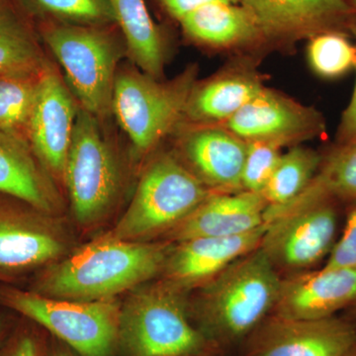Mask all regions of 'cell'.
<instances>
[{
  "mask_svg": "<svg viewBox=\"0 0 356 356\" xmlns=\"http://www.w3.org/2000/svg\"><path fill=\"white\" fill-rule=\"evenodd\" d=\"M308 60L318 76L337 79L356 69V44L343 33H321L310 39Z\"/></svg>",
  "mask_w": 356,
  "mask_h": 356,
  "instance_id": "obj_27",
  "label": "cell"
},
{
  "mask_svg": "<svg viewBox=\"0 0 356 356\" xmlns=\"http://www.w3.org/2000/svg\"><path fill=\"white\" fill-rule=\"evenodd\" d=\"M42 13L67 24L102 26L116 23L109 0H29Z\"/></svg>",
  "mask_w": 356,
  "mask_h": 356,
  "instance_id": "obj_28",
  "label": "cell"
},
{
  "mask_svg": "<svg viewBox=\"0 0 356 356\" xmlns=\"http://www.w3.org/2000/svg\"><path fill=\"white\" fill-rule=\"evenodd\" d=\"M109 1L134 64L147 76L159 79L165 67V47L146 2L145 0Z\"/></svg>",
  "mask_w": 356,
  "mask_h": 356,
  "instance_id": "obj_23",
  "label": "cell"
},
{
  "mask_svg": "<svg viewBox=\"0 0 356 356\" xmlns=\"http://www.w3.org/2000/svg\"><path fill=\"white\" fill-rule=\"evenodd\" d=\"M188 356H222L221 353H203V355H195Z\"/></svg>",
  "mask_w": 356,
  "mask_h": 356,
  "instance_id": "obj_38",
  "label": "cell"
},
{
  "mask_svg": "<svg viewBox=\"0 0 356 356\" xmlns=\"http://www.w3.org/2000/svg\"><path fill=\"white\" fill-rule=\"evenodd\" d=\"M281 282L259 248L201 286L197 303L189 308L192 322L217 350L243 343L273 313Z\"/></svg>",
  "mask_w": 356,
  "mask_h": 356,
  "instance_id": "obj_2",
  "label": "cell"
},
{
  "mask_svg": "<svg viewBox=\"0 0 356 356\" xmlns=\"http://www.w3.org/2000/svg\"><path fill=\"white\" fill-rule=\"evenodd\" d=\"M38 219L0 205V267L25 268L57 259L62 238Z\"/></svg>",
  "mask_w": 356,
  "mask_h": 356,
  "instance_id": "obj_20",
  "label": "cell"
},
{
  "mask_svg": "<svg viewBox=\"0 0 356 356\" xmlns=\"http://www.w3.org/2000/svg\"><path fill=\"white\" fill-rule=\"evenodd\" d=\"M49 65L29 26L0 2V76H39Z\"/></svg>",
  "mask_w": 356,
  "mask_h": 356,
  "instance_id": "obj_24",
  "label": "cell"
},
{
  "mask_svg": "<svg viewBox=\"0 0 356 356\" xmlns=\"http://www.w3.org/2000/svg\"><path fill=\"white\" fill-rule=\"evenodd\" d=\"M184 289L168 280L138 288L121 305L118 350L123 356L221 353L193 324Z\"/></svg>",
  "mask_w": 356,
  "mask_h": 356,
  "instance_id": "obj_3",
  "label": "cell"
},
{
  "mask_svg": "<svg viewBox=\"0 0 356 356\" xmlns=\"http://www.w3.org/2000/svg\"><path fill=\"white\" fill-rule=\"evenodd\" d=\"M323 159L318 152L303 147H293L282 154L261 192L267 208L280 207L298 197L318 172Z\"/></svg>",
  "mask_w": 356,
  "mask_h": 356,
  "instance_id": "obj_25",
  "label": "cell"
},
{
  "mask_svg": "<svg viewBox=\"0 0 356 356\" xmlns=\"http://www.w3.org/2000/svg\"><path fill=\"white\" fill-rule=\"evenodd\" d=\"M350 1L353 8L356 9V0H350Z\"/></svg>",
  "mask_w": 356,
  "mask_h": 356,
  "instance_id": "obj_39",
  "label": "cell"
},
{
  "mask_svg": "<svg viewBox=\"0 0 356 356\" xmlns=\"http://www.w3.org/2000/svg\"><path fill=\"white\" fill-rule=\"evenodd\" d=\"M262 38L295 41L339 31L353 11L350 0H242Z\"/></svg>",
  "mask_w": 356,
  "mask_h": 356,
  "instance_id": "obj_13",
  "label": "cell"
},
{
  "mask_svg": "<svg viewBox=\"0 0 356 356\" xmlns=\"http://www.w3.org/2000/svg\"><path fill=\"white\" fill-rule=\"evenodd\" d=\"M356 200V143L339 146L323 159L305 191L286 205L266 208V222L284 213L325 201Z\"/></svg>",
  "mask_w": 356,
  "mask_h": 356,
  "instance_id": "obj_22",
  "label": "cell"
},
{
  "mask_svg": "<svg viewBox=\"0 0 356 356\" xmlns=\"http://www.w3.org/2000/svg\"><path fill=\"white\" fill-rule=\"evenodd\" d=\"M0 194L18 199L43 214L58 209L51 175L20 134L0 131Z\"/></svg>",
  "mask_w": 356,
  "mask_h": 356,
  "instance_id": "obj_18",
  "label": "cell"
},
{
  "mask_svg": "<svg viewBox=\"0 0 356 356\" xmlns=\"http://www.w3.org/2000/svg\"><path fill=\"white\" fill-rule=\"evenodd\" d=\"M76 221L83 226L102 219L113 205L121 184L113 149L99 120L81 107L63 175Z\"/></svg>",
  "mask_w": 356,
  "mask_h": 356,
  "instance_id": "obj_8",
  "label": "cell"
},
{
  "mask_svg": "<svg viewBox=\"0 0 356 356\" xmlns=\"http://www.w3.org/2000/svg\"><path fill=\"white\" fill-rule=\"evenodd\" d=\"M264 231L266 225L243 235L178 242L166 257L165 280L184 290L203 286L236 259L257 250Z\"/></svg>",
  "mask_w": 356,
  "mask_h": 356,
  "instance_id": "obj_15",
  "label": "cell"
},
{
  "mask_svg": "<svg viewBox=\"0 0 356 356\" xmlns=\"http://www.w3.org/2000/svg\"><path fill=\"white\" fill-rule=\"evenodd\" d=\"M180 22L191 38L218 48L243 46L262 38L245 7L233 1L210 2Z\"/></svg>",
  "mask_w": 356,
  "mask_h": 356,
  "instance_id": "obj_21",
  "label": "cell"
},
{
  "mask_svg": "<svg viewBox=\"0 0 356 356\" xmlns=\"http://www.w3.org/2000/svg\"><path fill=\"white\" fill-rule=\"evenodd\" d=\"M43 74L0 76V131L26 137V128Z\"/></svg>",
  "mask_w": 356,
  "mask_h": 356,
  "instance_id": "obj_26",
  "label": "cell"
},
{
  "mask_svg": "<svg viewBox=\"0 0 356 356\" xmlns=\"http://www.w3.org/2000/svg\"><path fill=\"white\" fill-rule=\"evenodd\" d=\"M334 201H325L266 222L261 252L276 270L300 273L329 257L337 233Z\"/></svg>",
  "mask_w": 356,
  "mask_h": 356,
  "instance_id": "obj_9",
  "label": "cell"
},
{
  "mask_svg": "<svg viewBox=\"0 0 356 356\" xmlns=\"http://www.w3.org/2000/svg\"><path fill=\"white\" fill-rule=\"evenodd\" d=\"M243 343V356H344L356 343V323L269 315Z\"/></svg>",
  "mask_w": 356,
  "mask_h": 356,
  "instance_id": "obj_10",
  "label": "cell"
},
{
  "mask_svg": "<svg viewBox=\"0 0 356 356\" xmlns=\"http://www.w3.org/2000/svg\"><path fill=\"white\" fill-rule=\"evenodd\" d=\"M248 149L242 175L243 191L261 194L273 177L281 156L280 145L254 140L247 142Z\"/></svg>",
  "mask_w": 356,
  "mask_h": 356,
  "instance_id": "obj_29",
  "label": "cell"
},
{
  "mask_svg": "<svg viewBox=\"0 0 356 356\" xmlns=\"http://www.w3.org/2000/svg\"><path fill=\"white\" fill-rule=\"evenodd\" d=\"M211 192L181 161L161 154L147 166L128 209L104 236L144 242L149 236L170 231Z\"/></svg>",
  "mask_w": 356,
  "mask_h": 356,
  "instance_id": "obj_4",
  "label": "cell"
},
{
  "mask_svg": "<svg viewBox=\"0 0 356 356\" xmlns=\"http://www.w3.org/2000/svg\"><path fill=\"white\" fill-rule=\"evenodd\" d=\"M2 300L79 356H115L118 353L121 304L114 298L76 301L8 289L2 293Z\"/></svg>",
  "mask_w": 356,
  "mask_h": 356,
  "instance_id": "obj_7",
  "label": "cell"
},
{
  "mask_svg": "<svg viewBox=\"0 0 356 356\" xmlns=\"http://www.w3.org/2000/svg\"><path fill=\"white\" fill-rule=\"evenodd\" d=\"M46 356H79L72 348L56 337H51L47 346Z\"/></svg>",
  "mask_w": 356,
  "mask_h": 356,
  "instance_id": "obj_34",
  "label": "cell"
},
{
  "mask_svg": "<svg viewBox=\"0 0 356 356\" xmlns=\"http://www.w3.org/2000/svg\"><path fill=\"white\" fill-rule=\"evenodd\" d=\"M44 41L64 69L70 92L79 107L99 120L112 111L117 67L122 50L102 27L50 23Z\"/></svg>",
  "mask_w": 356,
  "mask_h": 356,
  "instance_id": "obj_5",
  "label": "cell"
},
{
  "mask_svg": "<svg viewBox=\"0 0 356 356\" xmlns=\"http://www.w3.org/2000/svg\"><path fill=\"white\" fill-rule=\"evenodd\" d=\"M79 105L51 65L40 79L26 138L51 175L62 178Z\"/></svg>",
  "mask_w": 356,
  "mask_h": 356,
  "instance_id": "obj_11",
  "label": "cell"
},
{
  "mask_svg": "<svg viewBox=\"0 0 356 356\" xmlns=\"http://www.w3.org/2000/svg\"><path fill=\"white\" fill-rule=\"evenodd\" d=\"M266 201L261 194L241 191L211 192L191 214L170 231L175 242L195 238L243 235L266 225Z\"/></svg>",
  "mask_w": 356,
  "mask_h": 356,
  "instance_id": "obj_16",
  "label": "cell"
},
{
  "mask_svg": "<svg viewBox=\"0 0 356 356\" xmlns=\"http://www.w3.org/2000/svg\"><path fill=\"white\" fill-rule=\"evenodd\" d=\"M214 1L236 2L238 0H163L166 9L179 21L189 13H193L199 7Z\"/></svg>",
  "mask_w": 356,
  "mask_h": 356,
  "instance_id": "obj_33",
  "label": "cell"
},
{
  "mask_svg": "<svg viewBox=\"0 0 356 356\" xmlns=\"http://www.w3.org/2000/svg\"><path fill=\"white\" fill-rule=\"evenodd\" d=\"M196 74V67H189L161 83L138 70L117 72L112 111L138 153L154 149L185 117Z\"/></svg>",
  "mask_w": 356,
  "mask_h": 356,
  "instance_id": "obj_6",
  "label": "cell"
},
{
  "mask_svg": "<svg viewBox=\"0 0 356 356\" xmlns=\"http://www.w3.org/2000/svg\"><path fill=\"white\" fill-rule=\"evenodd\" d=\"M225 128L245 142L264 140L283 147L323 135L325 122L318 110L264 88Z\"/></svg>",
  "mask_w": 356,
  "mask_h": 356,
  "instance_id": "obj_12",
  "label": "cell"
},
{
  "mask_svg": "<svg viewBox=\"0 0 356 356\" xmlns=\"http://www.w3.org/2000/svg\"><path fill=\"white\" fill-rule=\"evenodd\" d=\"M356 303V269L321 268L282 278L271 315L299 320L334 317Z\"/></svg>",
  "mask_w": 356,
  "mask_h": 356,
  "instance_id": "obj_14",
  "label": "cell"
},
{
  "mask_svg": "<svg viewBox=\"0 0 356 356\" xmlns=\"http://www.w3.org/2000/svg\"><path fill=\"white\" fill-rule=\"evenodd\" d=\"M264 88L254 70H225L199 86L195 84L185 117L202 126L226 123Z\"/></svg>",
  "mask_w": 356,
  "mask_h": 356,
  "instance_id": "obj_19",
  "label": "cell"
},
{
  "mask_svg": "<svg viewBox=\"0 0 356 356\" xmlns=\"http://www.w3.org/2000/svg\"><path fill=\"white\" fill-rule=\"evenodd\" d=\"M170 248L103 236L51 264L35 292L51 298L95 301L147 283L163 270Z\"/></svg>",
  "mask_w": 356,
  "mask_h": 356,
  "instance_id": "obj_1",
  "label": "cell"
},
{
  "mask_svg": "<svg viewBox=\"0 0 356 356\" xmlns=\"http://www.w3.org/2000/svg\"><path fill=\"white\" fill-rule=\"evenodd\" d=\"M344 356H356V343L353 344V348H351Z\"/></svg>",
  "mask_w": 356,
  "mask_h": 356,
  "instance_id": "obj_37",
  "label": "cell"
},
{
  "mask_svg": "<svg viewBox=\"0 0 356 356\" xmlns=\"http://www.w3.org/2000/svg\"><path fill=\"white\" fill-rule=\"evenodd\" d=\"M247 149L245 140L217 126L191 131L181 143L187 168L213 192L243 191Z\"/></svg>",
  "mask_w": 356,
  "mask_h": 356,
  "instance_id": "obj_17",
  "label": "cell"
},
{
  "mask_svg": "<svg viewBox=\"0 0 356 356\" xmlns=\"http://www.w3.org/2000/svg\"><path fill=\"white\" fill-rule=\"evenodd\" d=\"M47 346L31 330H20L8 339L0 356H46Z\"/></svg>",
  "mask_w": 356,
  "mask_h": 356,
  "instance_id": "obj_31",
  "label": "cell"
},
{
  "mask_svg": "<svg viewBox=\"0 0 356 356\" xmlns=\"http://www.w3.org/2000/svg\"><path fill=\"white\" fill-rule=\"evenodd\" d=\"M323 267L356 269V200L351 202L343 235L334 243Z\"/></svg>",
  "mask_w": 356,
  "mask_h": 356,
  "instance_id": "obj_30",
  "label": "cell"
},
{
  "mask_svg": "<svg viewBox=\"0 0 356 356\" xmlns=\"http://www.w3.org/2000/svg\"><path fill=\"white\" fill-rule=\"evenodd\" d=\"M348 26L356 38V20H350ZM337 140L339 146L356 143V83L350 104L344 110L341 116L339 132H337Z\"/></svg>",
  "mask_w": 356,
  "mask_h": 356,
  "instance_id": "obj_32",
  "label": "cell"
},
{
  "mask_svg": "<svg viewBox=\"0 0 356 356\" xmlns=\"http://www.w3.org/2000/svg\"><path fill=\"white\" fill-rule=\"evenodd\" d=\"M348 309H350V317L348 318L355 321V322L356 323V303L353 304V305Z\"/></svg>",
  "mask_w": 356,
  "mask_h": 356,
  "instance_id": "obj_36",
  "label": "cell"
},
{
  "mask_svg": "<svg viewBox=\"0 0 356 356\" xmlns=\"http://www.w3.org/2000/svg\"><path fill=\"white\" fill-rule=\"evenodd\" d=\"M7 332H8V322L6 318L0 317V343L6 339Z\"/></svg>",
  "mask_w": 356,
  "mask_h": 356,
  "instance_id": "obj_35",
  "label": "cell"
}]
</instances>
